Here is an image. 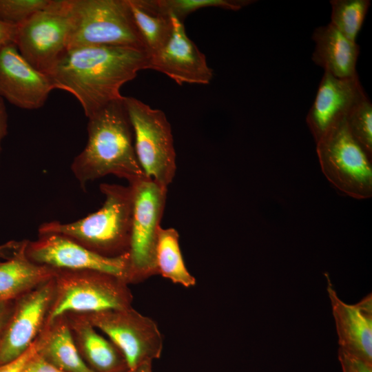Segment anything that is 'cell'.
<instances>
[{
  "instance_id": "30bf717a",
  "label": "cell",
  "mask_w": 372,
  "mask_h": 372,
  "mask_svg": "<svg viewBox=\"0 0 372 372\" xmlns=\"http://www.w3.org/2000/svg\"><path fill=\"white\" fill-rule=\"evenodd\" d=\"M85 318L108 336L130 370L161 355L163 340L157 324L132 307L87 313Z\"/></svg>"
},
{
  "instance_id": "ac0fdd59",
  "label": "cell",
  "mask_w": 372,
  "mask_h": 372,
  "mask_svg": "<svg viewBox=\"0 0 372 372\" xmlns=\"http://www.w3.org/2000/svg\"><path fill=\"white\" fill-rule=\"evenodd\" d=\"M27 241L4 261H0V302H11L53 279L56 270L36 264L25 254Z\"/></svg>"
},
{
  "instance_id": "2e32d148",
  "label": "cell",
  "mask_w": 372,
  "mask_h": 372,
  "mask_svg": "<svg viewBox=\"0 0 372 372\" xmlns=\"http://www.w3.org/2000/svg\"><path fill=\"white\" fill-rule=\"evenodd\" d=\"M327 280L339 349L372 364L371 293L355 304H347L338 297L328 276Z\"/></svg>"
},
{
  "instance_id": "4fadbf2b",
  "label": "cell",
  "mask_w": 372,
  "mask_h": 372,
  "mask_svg": "<svg viewBox=\"0 0 372 372\" xmlns=\"http://www.w3.org/2000/svg\"><path fill=\"white\" fill-rule=\"evenodd\" d=\"M172 16L173 30L167 42L149 55L147 70L161 72L178 85H207L213 77L205 54L187 37L184 22Z\"/></svg>"
},
{
  "instance_id": "d6986e66",
  "label": "cell",
  "mask_w": 372,
  "mask_h": 372,
  "mask_svg": "<svg viewBox=\"0 0 372 372\" xmlns=\"http://www.w3.org/2000/svg\"><path fill=\"white\" fill-rule=\"evenodd\" d=\"M79 351L85 362L94 372H123L125 360L111 342L100 335L85 318L74 323Z\"/></svg>"
},
{
  "instance_id": "1f68e13d",
  "label": "cell",
  "mask_w": 372,
  "mask_h": 372,
  "mask_svg": "<svg viewBox=\"0 0 372 372\" xmlns=\"http://www.w3.org/2000/svg\"><path fill=\"white\" fill-rule=\"evenodd\" d=\"M10 302H0V338L11 316Z\"/></svg>"
},
{
  "instance_id": "52a82bcc",
  "label": "cell",
  "mask_w": 372,
  "mask_h": 372,
  "mask_svg": "<svg viewBox=\"0 0 372 372\" xmlns=\"http://www.w3.org/2000/svg\"><path fill=\"white\" fill-rule=\"evenodd\" d=\"M128 185L133 194L128 282L137 283L158 274L156 247L167 187L146 175Z\"/></svg>"
},
{
  "instance_id": "7c38bea8",
  "label": "cell",
  "mask_w": 372,
  "mask_h": 372,
  "mask_svg": "<svg viewBox=\"0 0 372 372\" xmlns=\"http://www.w3.org/2000/svg\"><path fill=\"white\" fill-rule=\"evenodd\" d=\"M54 293V278L17 298L0 338V365L23 355L36 341Z\"/></svg>"
},
{
  "instance_id": "f546056e",
  "label": "cell",
  "mask_w": 372,
  "mask_h": 372,
  "mask_svg": "<svg viewBox=\"0 0 372 372\" xmlns=\"http://www.w3.org/2000/svg\"><path fill=\"white\" fill-rule=\"evenodd\" d=\"M17 26L0 21V51L6 46L15 43Z\"/></svg>"
},
{
  "instance_id": "cb8c5ba5",
  "label": "cell",
  "mask_w": 372,
  "mask_h": 372,
  "mask_svg": "<svg viewBox=\"0 0 372 372\" xmlns=\"http://www.w3.org/2000/svg\"><path fill=\"white\" fill-rule=\"evenodd\" d=\"M165 13L184 22L189 14L204 8L216 7L238 10L254 2L252 0H156Z\"/></svg>"
},
{
  "instance_id": "ba28073f",
  "label": "cell",
  "mask_w": 372,
  "mask_h": 372,
  "mask_svg": "<svg viewBox=\"0 0 372 372\" xmlns=\"http://www.w3.org/2000/svg\"><path fill=\"white\" fill-rule=\"evenodd\" d=\"M138 162L144 174L167 187L176 172L171 125L165 114L132 96H123Z\"/></svg>"
},
{
  "instance_id": "4316f807",
  "label": "cell",
  "mask_w": 372,
  "mask_h": 372,
  "mask_svg": "<svg viewBox=\"0 0 372 372\" xmlns=\"http://www.w3.org/2000/svg\"><path fill=\"white\" fill-rule=\"evenodd\" d=\"M342 372H372V364L353 356L340 349L338 350Z\"/></svg>"
},
{
  "instance_id": "4dcf8cb0",
  "label": "cell",
  "mask_w": 372,
  "mask_h": 372,
  "mask_svg": "<svg viewBox=\"0 0 372 372\" xmlns=\"http://www.w3.org/2000/svg\"><path fill=\"white\" fill-rule=\"evenodd\" d=\"M8 133V113L3 99L0 96V153L1 142Z\"/></svg>"
},
{
  "instance_id": "8fae6325",
  "label": "cell",
  "mask_w": 372,
  "mask_h": 372,
  "mask_svg": "<svg viewBox=\"0 0 372 372\" xmlns=\"http://www.w3.org/2000/svg\"><path fill=\"white\" fill-rule=\"evenodd\" d=\"M25 252L33 262L54 269L95 271L117 276L129 283V254L107 257L57 234H39L27 241Z\"/></svg>"
},
{
  "instance_id": "277c9868",
  "label": "cell",
  "mask_w": 372,
  "mask_h": 372,
  "mask_svg": "<svg viewBox=\"0 0 372 372\" xmlns=\"http://www.w3.org/2000/svg\"><path fill=\"white\" fill-rule=\"evenodd\" d=\"M56 270L49 325L67 313L87 314L131 307L133 297L127 283L117 276L89 270Z\"/></svg>"
},
{
  "instance_id": "83f0119b",
  "label": "cell",
  "mask_w": 372,
  "mask_h": 372,
  "mask_svg": "<svg viewBox=\"0 0 372 372\" xmlns=\"http://www.w3.org/2000/svg\"><path fill=\"white\" fill-rule=\"evenodd\" d=\"M21 372H65L44 359L38 351L26 362Z\"/></svg>"
},
{
  "instance_id": "d6a6232c",
  "label": "cell",
  "mask_w": 372,
  "mask_h": 372,
  "mask_svg": "<svg viewBox=\"0 0 372 372\" xmlns=\"http://www.w3.org/2000/svg\"><path fill=\"white\" fill-rule=\"evenodd\" d=\"M21 245V242H9L3 245L0 246V258L12 256L18 251Z\"/></svg>"
},
{
  "instance_id": "484cf974",
  "label": "cell",
  "mask_w": 372,
  "mask_h": 372,
  "mask_svg": "<svg viewBox=\"0 0 372 372\" xmlns=\"http://www.w3.org/2000/svg\"><path fill=\"white\" fill-rule=\"evenodd\" d=\"M50 2L51 0H0V21L18 26Z\"/></svg>"
},
{
  "instance_id": "3957f363",
  "label": "cell",
  "mask_w": 372,
  "mask_h": 372,
  "mask_svg": "<svg viewBox=\"0 0 372 372\" xmlns=\"http://www.w3.org/2000/svg\"><path fill=\"white\" fill-rule=\"evenodd\" d=\"M100 190L105 200L99 210L72 223L54 220L43 223L39 234H60L107 257L128 253L133 213L132 187L102 183Z\"/></svg>"
},
{
  "instance_id": "5b68a950",
  "label": "cell",
  "mask_w": 372,
  "mask_h": 372,
  "mask_svg": "<svg viewBox=\"0 0 372 372\" xmlns=\"http://www.w3.org/2000/svg\"><path fill=\"white\" fill-rule=\"evenodd\" d=\"M72 32L69 49L105 45L145 50L127 0H70Z\"/></svg>"
},
{
  "instance_id": "8992f818",
  "label": "cell",
  "mask_w": 372,
  "mask_h": 372,
  "mask_svg": "<svg viewBox=\"0 0 372 372\" xmlns=\"http://www.w3.org/2000/svg\"><path fill=\"white\" fill-rule=\"evenodd\" d=\"M316 152L323 174L335 189L358 200L372 196L371 158L352 136L345 119L316 143Z\"/></svg>"
},
{
  "instance_id": "836d02e7",
  "label": "cell",
  "mask_w": 372,
  "mask_h": 372,
  "mask_svg": "<svg viewBox=\"0 0 372 372\" xmlns=\"http://www.w3.org/2000/svg\"><path fill=\"white\" fill-rule=\"evenodd\" d=\"M152 362H145L133 370L132 372H152Z\"/></svg>"
},
{
  "instance_id": "7a4b0ae2",
  "label": "cell",
  "mask_w": 372,
  "mask_h": 372,
  "mask_svg": "<svg viewBox=\"0 0 372 372\" xmlns=\"http://www.w3.org/2000/svg\"><path fill=\"white\" fill-rule=\"evenodd\" d=\"M87 118V142L71 165L83 189L89 182L107 175L125 178L128 183L145 175L136 156L123 96Z\"/></svg>"
},
{
  "instance_id": "7402d4cb",
  "label": "cell",
  "mask_w": 372,
  "mask_h": 372,
  "mask_svg": "<svg viewBox=\"0 0 372 372\" xmlns=\"http://www.w3.org/2000/svg\"><path fill=\"white\" fill-rule=\"evenodd\" d=\"M158 274L173 283L185 287L196 285L195 278L188 271L179 245V234L174 228L158 229L156 247Z\"/></svg>"
},
{
  "instance_id": "e0dca14e",
  "label": "cell",
  "mask_w": 372,
  "mask_h": 372,
  "mask_svg": "<svg viewBox=\"0 0 372 372\" xmlns=\"http://www.w3.org/2000/svg\"><path fill=\"white\" fill-rule=\"evenodd\" d=\"M312 39L315 48L311 59L315 64L336 78L358 76L356 63L360 48L355 41L347 38L330 23L316 28Z\"/></svg>"
},
{
  "instance_id": "5bb4252c",
  "label": "cell",
  "mask_w": 372,
  "mask_h": 372,
  "mask_svg": "<svg viewBox=\"0 0 372 372\" xmlns=\"http://www.w3.org/2000/svg\"><path fill=\"white\" fill-rule=\"evenodd\" d=\"M54 87L48 76L19 53L15 43L0 51V96L25 110L43 106Z\"/></svg>"
},
{
  "instance_id": "f1b7e54d",
  "label": "cell",
  "mask_w": 372,
  "mask_h": 372,
  "mask_svg": "<svg viewBox=\"0 0 372 372\" xmlns=\"http://www.w3.org/2000/svg\"><path fill=\"white\" fill-rule=\"evenodd\" d=\"M38 351L37 341L17 359L0 365V372H21L28 360Z\"/></svg>"
},
{
  "instance_id": "ffe728a7",
  "label": "cell",
  "mask_w": 372,
  "mask_h": 372,
  "mask_svg": "<svg viewBox=\"0 0 372 372\" xmlns=\"http://www.w3.org/2000/svg\"><path fill=\"white\" fill-rule=\"evenodd\" d=\"M50 325V331L37 341L38 353L65 372H94L81 357L70 327L56 321Z\"/></svg>"
},
{
  "instance_id": "9c48e42d",
  "label": "cell",
  "mask_w": 372,
  "mask_h": 372,
  "mask_svg": "<svg viewBox=\"0 0 372 372\" xmlns=\"http://www.w3.org/2000/svg\"><path fill=\"white\" fill-rule=\"evenodd\" d=\"M72 25L70 0H51L17 26L15 44L30 65L47 74L69 49Z\"/></svg>"
},
{
  "instance_id": "6da1fadb",
  "label": "cell",
  "mask_w": 372,
  "mask_h": 372,
  "mask_svg": "<svg viewBox=\"0 0 372 372\" xmlns=\"http://www.w3.org/2000/svg\"><path fill=\"white\" fill-rule=\"evenodd\" d=\"M146 51L125 47L92 45L68 49L45 74L54 89L73 95L90 116L123 97L121 87L147 70Z\"/></svg>"
},
{
  "instance_id": "603a6c76",
  "label": "cell",
  "mask_w": 372,
  "mask_h": 372,
  "mask_svg": "<svg viewBox=\"0 0 372 372\" xmlns=\"http://www.w3.org/2000/svg\"><path fill=\"white\" fill-rule=\"evenodd\" d=\"M330 23L349 39L355 41L370 6L369 0H331Z\"/></svg>"
},
{
  "instance_id": "e575fe53",
  "label": "cell",
  "mask_w": 372,
  "mask_h": 372,
  "mask_svg": "<svg viewBox=\"0 0 372 372\" xmlns=\"http://www.w3.org/2000/svg\"><path fill=\"white\" fill-rule=\"evenodd\" d=\"M123 372H132V370H130V369H127V370H126V371H123Z\"/></svg>"
},
{
  "instance_id": "d4e9b609",
  "label": "cell",
  "mask_w": 372,
  "mask_h": 372,
  "mask_svg": "<svg viewBox=\"0 0 372 372\" xmlns=\"http://www.w3.org/2000/svg\"><path fill=\"white\" fill-rule=\"evenodd\" d=\"M345 121L352 136L372 158V104L367 96L351 110Z\"/></svg>"
},
{
  "instance_id": "44dd1931",
  "label": "cell",
  "mask_w": 372,
  "mask_h": 372,
  "mask_svg": "<svg viewBox=\"0 0 372 372\" xmlns=\"http://www.w3.org/2000/svg\"><path fill=\"white\" fill-rule=\"evenodd\" d=\"M145 50L152 54L169 40L173 30L171 15L163 12L156 0H127Z\"/></svg>"
},
{
  "instance_id": "9a60e30c",
  "label": "cell",
  "mask_w": 372,
  "mask_h": 372,
  "mask_svg": "<svg viewBox=\"0 0 372 372\" xmlns=\"http://www.w3.org/2000/svg\"><path fill=\"white\" fill-rule=\"evenodd\" d=\"M366 96L358 76L339 79L324 72L306 117L316 143Z\"/></svg>"
}]
</instances>
